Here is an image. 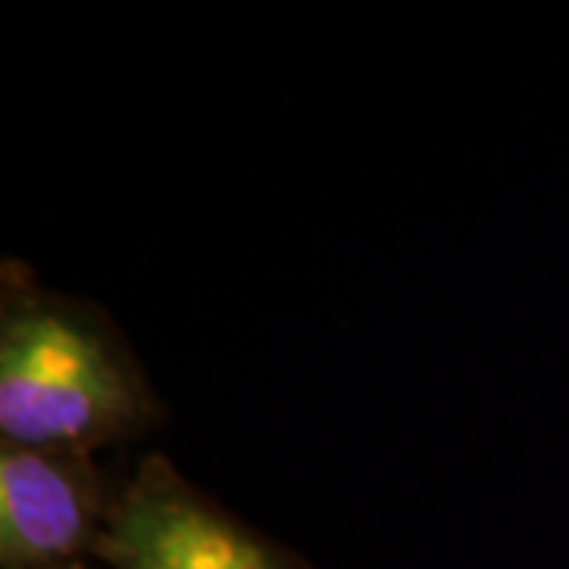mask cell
<instances>
[{
	"label": "cell",
	"mask_w": 569,
	"mask_h": 569,
	"mask_svg": "<svg viewBox=\"0 0 569 569\" xmlns=\"http://www.w3.org/2000/svg\"><path fill=\"white\" fill-rule=\"evenodd\" d=\"M168 402L99 301L0 263V443L114 452L168 425Z\"/></svg>",
	"instance_id": "6da1fadb"
},
{
	"label": "cell",
	"mask_w": 569,
	"mask_h": 569,
	"mask_svg": "<svg viewBox=\"0 0 569 569\" xmlns=\"http://www.w3.org/2000/svg\"><path fill=\"white\" fill-rule=\"evenodd\" d=\"M96 560L108 569H317L206 493L164 452L130 466Z\"/></svg>",
	"instance_id": "7a4b0ae2"
},
{
	"label": "cell",
	"mask_w": 569,
	"mask_h": 569,
	"mask_svg": "<svg viewBox=\"0 0 569 569\" xmlns=\"http://www.w3.org/2000/svg\"><path fill=\"white\" fill-rule=\"evenodd\" d=\"M127 478L99 452L0 443V569L92 560Z\"/></svg>",
	"instance_id": "3957f363"
},
{
	"label": "cell",
	"mask_w": 569,
	"mask_h": 569,
	"mask_svg": "<svg viewBox=\"0 0 569 569\" xmlns=\"http://www.w3.org/2000/svg\"><path fill=\"white\" fill-rule=\"evenodd\" d=\"M29 569H108L102 560H70V563H54V567H29Z\"/></svg>",
	"instance_id": "277c9868"
}]
</instances>
